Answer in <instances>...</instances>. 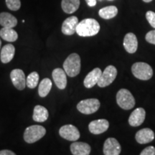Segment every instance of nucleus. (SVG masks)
I'll return each instance as SVG.
<instances>
[{
	"instance_id": "1",
	"label": "nucleus",
	"mask_w": 155,
	"mask_h": 155,
	"mask_svg": "<svg viewBox=\"0 0 155 155\" xmlns=\"http://www.w3.org/2000/svg\"><path fill=\"white\" fill-rule=\"evenodd\" d=\"M100 25L95 19L87 18L78 22L76 33L81 37H91L99 32Z\"/></svg>"
},
{
	"instance_id": "2",
	"label": "nucleus",
	"mask_w": 155,
	"mask_h": 155,
	"mask_svg": "<svg viewBox=\"0 0 155 155\" xmlns=\"http://www.w3.org/2000/svg\"><path fill=\"white\" fill-rule=\"evenodd\" d=\"M81 58L77 53L71 54L63 63V68L66 75L75 77L81 71Z\"/></svg>"
},
{
	"instance_id": "3",
	"label": "nucleus",
	"mask_w": 155,
	"mask_h": 155,
	"mask_svg": "<svg viewBox=\"0 0 155 155\" xmlns=\"http://www.w3.org/2000/svg\"><path fill=\"white\" fill-rule=\"evenodd\" d=\"M131 72L133 75L142 81L150 80L153 75V70L149 64L142 62L135 63L131 67Z\"/></svg>"
},
{
	"instance_id": "4",
	"label": "nucleus",
	"mask_w": 155,
	"mask_h": 155,
	"mask_svg": "<svg viewBox=\"0 0 155 155\" xmlns=\"http://www.w3.org/2000/svg\"><path fill=\"white\" fill-rule=\"evenodd\" d=\"M46 129L42 126H30L25 129L24 133V139L28 144L36 142L45 135Z\"/></svg>"
},
{
	"instance_id": "5",
	"label": "nucleus",
	"mask_w": 155,
	"mask_h": 155,
	"mask_svg": "<svg viewBox=\"0 0 155 155\" xmlns=\"http://www.w3.org/2000/svg\"><path fill=\"white\" fill-rule=\"evenodd\" d=\"M116 102L120 107L124 110H129L134 107L135 99L129 90L122 88L116 94Z\"/></svg>"
},
{
	"instance_id": "6",
	"label": "nucleus",
	"mask_w": 155,
	"mask_h": 155,
	"mask_svg": "<svg viewBox=\"0 0 155 155\" xmlns=\"http://www.w3.org/2000/svg\"><path fill=\"white\" fill-rule=\"evenodd\" d=\"M100 101L96 98H88L81 101L78 104L77 109L83 114H92L99 109Z\"/></svg>"
},
{
	"instance_id": "7",
	"label": "nucleus",
	"mask_w": 155,
	"mask_h": 155,
	"mask_svg": "<svg viewBox=\"0 0 155 155\" xmlns=\"http://www.w3.org/2000/svg\"><path fill=\"white\" fill-rule=\"evenodd\" d=\"M116 75H117V70L116 68L114 65H108L106 68L104 72H102L98 82V86L101 88L109 86L115 80Z\"/></svg>"
},
{
	"instance_id": "8",
	"label": "nucleus",
	"mask_w": 155,
	"mask_h": 155,
	"mask_svg": "<svg viewBox=\"0 0 155 155\" xmlns=\"http://www.w3.org/2000/svg\"><path fill=\"white\" fill-rule=\"evenodd\" d=\"M61 137L68 141H75L80 138V132L75 126L67 124L63 126L59 130Z\"/></svg>"
},
{
	"instance_id": "9",
	"label": "nucleus",
	"mask_w": 155,
	"mask_h": 155,
	"mask_svg": "<svg viewBox=\"0 0 155 155\" xmlns=\"http://www.w3.org/2000/svg\"><path fill=\"white\" fill-rule=\"evenodd\" d=\"M104 155H119L121 151V145L114 138H108L104 144Z\"/></svg>"
},
{
	"instance_id": "10",
	"label": "nucleus",
	"mask_w": 155,
	"mask_h": 155,
	"mask_svg": "<svg viewBox=\"0 0 155 155\" xmlns=\"http://www.w3.org/2000/svg\"><path fill=\"white\" fill-rule=\"evenodd\" d=\"M10 78L15 88L19 91L24 90L26 86V78L22 70H13L10 73Z\"/></svg>"
},
{
	"instance_id": "11",
	"label": "nucleus",
	"mask_w": 155,
	"mask_h": 155,
	"mask_svg": "<svg viewBox=\"0 0 155 155\" xmlns=\"http://www.w3.org/2000/svg\"><path fill=\"white\" fill-rule=\"evenodd\" d=\"M109 122L106 119H98L89 124L88 129L91 133L94 134H101L108 130Z\"/></svg>"
},
{
	"instance_id": "12",
	"label": "nucleus",
	"mask_w": 155,
	"mask_h": 155,
	"mask_svg": "<svg viewBox=\"0 0 155 155\" xmlns=\"http://www.w3.org/2000/svg\"><path fill=\"white\" fill-rule=\"evenodd\" d=\"M78 24V19L77 17L72 16L68 17L62 25V32L65 35H72L75 32H76Z\"/></svg>"
},
{
	"instance_id": "13",
	"label": "nucleus",
	"mask_w": 155,
	"mask_h": 155,
	"mask_svg": "<svg viewBox=\"0 0 155 155\" xmlns=\"http://www.w3.org/2000/svg\"><path fill=\"white\" fill-rule=\"evenodd\" d=\"M146 112L142 108H137L131 114L129 118V124L131 127H136L142 124L144 121Z\"/></svg>"
},
{
	"instance_id": "14",
	"label": "nucleus",
	"mask_w": 155,
	"mask_h": 155,
	"mask_svg": "<svg viewBox=\"0 0 155 155\" xmlns=\"http://www.w3.org/2000/svg\"><path fill=\"white\" fill-rule=\"evenodd\" d=\"M136 140L139 144H144L150 143L154 139V133L152 129L145 128L138 131L135 136Z\"/></svg>"
},
{
	"instance_id": "15",
	"label": "nucleus",
	"mask_w": 155,
	"mask_h": 155,
	"mask_svg": "<svg viewBox=\"0 0 155 155\" xmlns=\"http://www.w3.org/2000/svg\"><path fill=\"white\" fill-rule=\"evenodd\" d=\"M124 47L129 53H134L138 48V40L136 35L132 32L127 33L124 39Z\"/></svg>"
},
{
	"instance_id": "16",
	"label": "nucleus",
	"mask_w": 155,
	"mask_h": 155,
	"mask_svg": "<svg viewBox=\"0 0 155 155\" xmlns=\"http://www.w3.org/2000/svg\"><path fill=\"white\" fill-rule=\"evenodd\" d=\"M54 82L59 89L63 90L67 86V77L65 71L61 68H55L52 73Z\"/></svg>"
},
{
	"instance_id": "17",
	"label": "nucleus",
	"mask_w": 155,
	"mask_h": 155,
	"mask_svg": "<svg viewBox=\"0 0 155 155\" xmlns=\"http://www.w3.org/2000/svg\"><path fill=\"white\" fill-rule=\"evenodd\" d=\"M101 74V70L98 68H94L93 71H91L84 79L83 84H84L85 87L87 88H91L94 87L95 85L98 83Z\"/></svg>"
},
{
	"instance_id": "18",
	"label": "nucleus",
	"mask_w": 155,
	"mask_h": 155,
	"mask_svg": "<svg viewBox=\"0 0 155 155\" xmlns=\"http://www.w3.org/2000/svg\"><path fill=\"white\" fill-rule=\"evenodd\" d=\"M71 151L73 155H89L91 148L87 143L75 141L71 145Z\"/></svg>"
},
{
	"instance_id": "19",
	"label": "nucleus",
	"mask_w": 155,
	"mask_h": 155,
	"mask_svg": "<svg viewBox=\"0 0 155 155\" xmlns=\"http://www.w3.org/2000/svg\"><path fill=\"white\" fill-rule=\"evenodd\" d=\"M15 53V48L13 45L7 44L5 45L2 48L1 54H0V59L2 63H8L13 59Z\"/></svg>"
},
{
	"instance_id": "20",
	"label": "nucleus",
	"mask_w": 155,
	"mask_h": 155,
	"mask_svg": "<svg viewBox=\"0 0 155 155\" xmlns=\"http://www.w3.org/2000/svg\"><path fill=\"white\" fill-rule=\"evenodd\" d=\"M17 25V19L15 16L8 12L0 13V25L3 28H13Z\"/></svg>"
},
{
	"instance_id": "21",
	"label": "nucleus",
	"mask_w": 155,
	"mask_h": 155,
	"mask_svg": "<svg viewBox=\"0 0 155 155\" xmlns=\"http://www.w3.org/2000/svg\"><path fill=\"white\" fill-rule=\"evenodd\" d=\"M49 113L47 108L44 106L38 105L34 108L32 119L37 122H44L48 119Z\"/></svg>"
},
{
	"instance_id": "22",
	"label": "nucleus",
	"mask_w": 155,
	"mask_h": 155,
	"mask_svg": "<svg viewBox=\"0 0 155 155\" xmlns=\"http://www.w3.org/2000/svg\"><path fill=\"white\" fill-rule=\"evenodd\" d=\"M80 6V0H62L61 7L63 12L67 14H72L76 12Z\"/></svg>"
},
{
	"instance_id": "23",
	"label": "nucleus",
	"mask_w": 155,
	"mask_h": 155,
	"mask_svg": "<svg viewBox=\"0 0 155 155\" xmlns=\"http://www.w3.org/2000/svg\"><path fill=\"white\" fill-rule=\"evenodd\" d=\"M0 37L7 42H15L18 38V34L12 28H3L0 30Z\"/></svg>"
},
{
	"instance_id": "24",
	"label": "nucleus",
	"mask_w": 155,
	"mask_h": 155,
	"mask_svg": "<svg viewBox=\"0 0 155 155\" xmlns=\"http://www.w3.org/2000/svg\"><path fill=\"white\" fill-rule=\"evenodd\" d=\"M118 14V9L115 6H108L101 9L98 15L103 19H109L115 17Z\"/></svg>"
},
{
	"instance_id": "25",
	"label": "nucleus",
	"mask_w": 155,
	"mask_h": 155,
	"mask_svg": "<svg viewBox=\"0 0 155 155\" xmlns=\"http://www.w3.org/2000/svg\"><path fill=\"white\" fill-rule=\"evenodd\" d=\"M52 82L50 81V79L48 78H44L41 82L40 83V86L38 88V93L40 97L44 98V97L47 96L48 94H49L50 90L52 88Z\"/></svg>"
},
{
	"instance_id": "26",
	"label": "nucleus",
	"mask_w": 155,
	"mask_h": 155,
	"mask_svg": "<svg viewBox=\"0 0 155 155\" xmlns=\"http://www.w3.org/2000/svg\"><path fill=\"white\" fill-rule=\"evenodd\" d=\"M39 82V74L38 72H32L26 78V86L30 88H35Z\"/></svg>"
},
{
	"instance_id": "27",
	"label": "nucleus",
	"mask_w": 155,
	"mask_h": 155,
	"mask_svg": "<svg viewBox=\"0 0 155 155\" xmlns=\"http://www.w3.org/2000/svg\"><path fill=\"white\" fill-rule=\"evenodd\" d=\"M5 1L7 7L12 11H17L20 8V0H5Z\"/></svg>"
},
{
	"instance_id": "28",
	"label": "nucleus",
	"mask_w": 155,
	"mask_h": 155,
	"mask_svg": "<svg viewBox=\"0 0 155 155\" xmlns=\"http://www.w3.org/2000/svg\"><path fill=\"white\" fill-rule=\"evenodd\" d=\"M146 18L151 26L155 28V12L152 11H148L146 13Z\"/></svg>"
},
{
	"instance_id": "29",
	"label": "nucleus",
	"mask_w": 155,
	"mask_h": 155,
	"mask_svg": "<svg viewBox=\"0 0 155 155\" xmlns=\"http://www.w3.org/2000/svg\"><path fill=\"white\" fill-rule=\"evenodd\" d=\"M145 39H146L147 42H148L149 43L155 45V30L147 32Z\"/></svg>"
},
{
	"instance_id": "30",
	"label": "nucleus",
	"mask_w": 155,
	"mask_h": 155,
	"mask_svg": "<svg viewBox=\"0 0 155 155\" xmlns=\"http://www.w3.org/2000/svg\"><path fill=\"white\" fill-rule=\"evenodd\" d=\"M140 155H155V148L152 146L147 147L141 152Z\"/></svg>"
},
{
	"instance_id": "31",
	"label": "nucleus",
	"mask_w": 155,
	"mask_h": 155,
	"mask_svg": "<svg viewBox=\"0 0 155 155\" xmlns=\"http://www.w3.org/2000/svg\"><path fill=\"white\" fill-rule=\"evenodd\" d=\"M0 155H16V154L15 152H13L12 151L4 150L0 151Z\"/></svg>"
},
{
	"instance_id": "32",
	"label": "nucleus",
	"mask_w": 155,
	"mask_h": 155,
	"mask_svg": "<svg viewBox=\"0 0 155 155\" xmlns=\"http://www.w3.org/2000/svg\"><path fill=\"white\" fill-rule=\"evenodd\" d=\"M86 2L89 7H94L96 5V0H86Z\"/></svg>"
},
{
	"instance_id": "33",
	"label": "nucleus",
	"mask_w": 155,
	"mask_h": 155,
	"mask_svg": "<svg viewBox=\"0 0 155 155\" xmlns=\"http://www.w3.org/2000/svg\"><path fill=\"white\" fill-rule=\"evenodd\" d=\"M143 1H144V2H147V3H148V2H152V0H143Z\"/></svg>"
},
{
	"instance_id": "34",
	"label": "nucleus",
	"mask_w": 155,
	"mask_h": 155,
	"mask_svg": "<svg viewBox=\"0 0 155 155\" xmlns=\"http://www.w3.org/2000/svg\"><path fill=\"white\" fill-rule=\"evenodd\" d=\"M1 45H2V41L1 40H0V48H1Z\"/></svg>"
},
{
	"instance_id": "35",
	"label": "nucleus",
	"mask_w": 155,
	"mask_h": 155,
	"mask_svg": "<svg viewBox=\"0 0 155 155\" xmlns=\"http://www.w3.org/2000/svg\"><path fill=\"white\" fill-rule=\"evenodd\" d=\"M109 1H112V0H109Z\"/></svg>"
}]
</instances>
